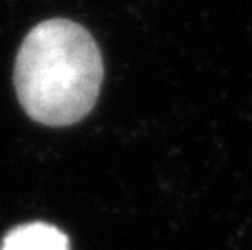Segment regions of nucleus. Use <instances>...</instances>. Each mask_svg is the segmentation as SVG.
Returning <instances> with one entry per match:
<instances>
[{"mask_svg": "<svg viewBox=\"0 0 252 250\" xmlns=\"http://www.w3.org/2000/svg\"><path fill=\"white\" fill-rule=\"evenodd\" d=\"M104 80L102 53L82 25L53 18L27 33L13 84L22 109L47 126H69L91 113Z\"/></svg>", "mask_w": 252, "mask_h": 250, "instance_id": "1", "label": "nucleus"}, {"mask_svg": "<svg viewBox=\"0 0 252 250\" xmlns=\"http://www.w3.org/2000/svg\"><path fill=\"white\" fill-rule=\"evenodd\" d=\"M0 250H69V237L56 226L33 221L9 230Z\"/></svg>", "mask_w": 252, "mask_h": 250, "instance_id": "2", "label": "nucleus"}]
</instances>
